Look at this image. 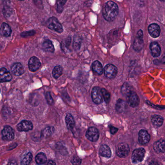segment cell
<instances>
[{"mask_svg":"<svg viewBox=\"0 0 165 165\" xmlns=\"http://www.w3.org/2000/svg\"><path fill=\"white\" fill-rule=\"evenodd\" d=\"M118 5L112 1L106 2L102 8V14L104 18L107 21H111L115 19L118 14Z\"/></svg>","mask_w":165,"mask_h":165,"instance_id":"cell-1","label":"cell"},{"mask_svg":"<svg viewBox=\"0 0 165 165\" xmlns=\"http://www.w3.org/2000/svg\"><path fill=\"white\" fill-rule=\"evenodd\" d=\"M46 24L49 29L55 31L58 33H62L63 32V26L56 18L52 17L49 18Z\"/></svg>","mask_w":165,"mask_h":165,"instance_id":"cell-2","label":"cell"},{"mask_svg":"<svg viewBox=\"0 0 165 165\" xmlns=\"http://www.w3.org/2000/svg\"><path fill=\"white\" fill-rule=\"evenodd\" d=\"M145 149L143 148H138L132 152V161L134 164L141 163L143 161L145 156Z\"/></svg>","mask_w":165,"mask_h":165,"instance_id":"cell-3","label":"cell"},{"mask_svg":"<svg viewBox=\"0 0 165 165\" xmlns=\"http://www.w3.org/2000/svg\"><path fill=\"white\" fill-rule=\"evenodd\" d=\"M130 148L127 144L121 142L117 145L116 148V153L117 156L121 158L126 157L129 154Z\"/></svg>","mask_w":165,"mask_h":165,"instance_id":"cell-4","label":"cell"},{"mask_svg":"<svg viewBox=\"0 0 165 165\" xmlns=\"http://www.w3.org/2000/svg\"><path fill=\"white\" fill-rule=\"evenodd\" d=\"M143 34L142 30H140L137 32L136 37L135 38L134 44H133V49L136 51H140L144 46Z\"/></svg>","mask_w":165,"mask_h":165,"instance_id":"cell-5","label":"cell"},{"mask_svg":"<svg viewBox=\"0 0 165 165\" xmlns=\"http://www.w3.org/2000/svg\"><path fill=\"white\" fill-rule=\"evenodd\" d=\"M105 76L108 79H114L116 77L118 69L116 66L112 64H108L106 65L104 69Z\"/></svg>","mask_w":165,"mask_h":165,"instance_id":"cell-6","label":"cell"},{"mask_svg":"<svg viewBox=\"0 0 165 165\" xmlns=\"http://www.w3.org/2000/svg\"><path fill=\"white\" fill-rule=\"evenodd\" d=\"M3 140L4 141H12L15 137L14 131L10 126H5L2 131Z\"/></svg>","mask_w":165,"mask_h":165,"instance_id":"cell-7","label":"cell"},{"mask_svg":"<svg viewBox=\"0 0 165 165\" xmlns=\"http://www.w3.org/2000/svg\"><path fill=\"white\" fill-rule=\"evenodd\" d=\"M92 100L93 102L96 104H100L103 101V95L99 87H95L92 90L91 94Z\"/></svg>","mask_w":165,"mask_h":165,"instance_id":"cell-8","label":"cell"},{"mask_svg":"<svg viewBox=\"0 0 165 165\" xmlns=\"http://www.w3.org/2000/svg\"><path fill=\"white\" fill-rule=\"evenodd\" d=\"M86 137L90 142H95L98 141L99 137V132L96 128L90 127L86 133Z\"/></svg>","mask_w":165,"mask_h":165,"instance_id":"cell-9","label":"cell"},{"mask_svg":"<svg viewBox=\"0 0 165 165\" xmlns=\"http://www.w3.org/2000/svg\"><path fill=\"white\" fill-rule=\"evenodd\" d=\"M128 103L132 108H135L140 104V99L136 92L132 90V92L126 96Z\"/></svg>","mask_w":165,"mask_h":165,"instance_id":"cell-10","label":"cell"},{"mask_svg":"<svg viewBox=\"0 0 165 165\" xmlns=\"http://www.w3.org/2000/svg\"><path fill=\"white\" fill-rule=\"evenodd\" d=\"M40 61L36 57L33 56L31 57L28 62V67L29 70L32 72H35L38 70L40 67Z\"/></svg>","mask_w":165,"mask_h":165,"instance_id":"cell-11","label":"cell"},{"mask_svg":"<svg viewBox=\"0 0 165 165\" xmlns=\"http://www.w3.org/2000/svg\"><path fill=\"white\" fill-rule=\"evenodd\" d=\"M17 129L18 131L22 132V131H29L32 130L33 128V125L31 121L27 120H23L17 125Z\"/></svg>","mask_w":165,"mask_h":165,"instance_id":"cell-12","label":"cell"},{"mask_svg":"<svg viewBox=\"0 0 165 165\" xmlns=\"http://www.w3.org/2000/svg\"><path fill=\"white\" fill-rule=\"evenodd\" d=\"M150 135L146 130H140L138 133V142L142 144H146L150 141Z\"/></svg>","mask_w":165,"mask_h":165,"instance_id":"cell-13","label":"cell"},{"mask_svg":"<svg viewBox=\"0 0 165 165\" xmlns=\"http://www.w3.org/2000/svg\"><path fill=\"white\" fill-rule=\"evenodd\" d=\"M12 74L16 76H20L24 73V68L20 63H16L11 67Z\"/></svg>","mask_w":165,"mask_h":165,"instance_id":"cell-14","label":"cell"},{"mask_svg":"<svg viewBox=\"0 0 165 165\" xmlns=\"http://www.w3.org/2000/svg\"><path fill=\"white\" fill-rule=\"evenodd\" d=\"M148 32L152 37L157 38L159 36L161 30L158 25L156 23H152L148 27Z\"/></svg>","mask_w":165,"mask_h":165,"instance_id":"cell-15","label":"cell"},{"mask_svg":"<svg viewBox=\"0 0 165 165\" xmlns=\"http://www.w3.org/2000/svg\"><path fill=\"white\" fill-rule=\"evenodd\" d=\"M12 75L9 71L4 67H2L0 71V81L1 82H9L12 80Z\"/></svg>","mask_w":165,"mask_h":165,"instance_id":"cell-16","label":"cell"},{"mask_svg":"<svg viewBox=\"0 0 165 165\" xmlns=\"http://www.w3.org/2000/svg\"><path fill=\"white\" fill-rule=\"evenodd\" d=\"M153 148L157 153H163L165 152V141L163 139L155 142L153 144Z\"/></svg>","mask_w":165,"mask_h":165,"instance_id":"cell-17","label":"cell"},{"mask_svg":"<svg viewBox=\"0 0 165 165\" xmlns=\"http://www.w3.org/2000/svg\"><path fill=\"white\" fill-rule=\"evenodd\" d=\"M150 49L152 56L157 57L160 55L161 52V48L157 42H152L150 46Z\"/></svg>","mask_w":165,"mask_h":165,"instance_id":"cell-18","label":"cell"},{"mask_svg":"<svg viewBox=\"0 0 165 165\" xmlns=\"http://www.w3.org/2000/svg\"><path fill=\"white\" fill-rule=\"evenodd\" d=\"M99 154L102 157L110 158L111 156V151L108 145H102L99 149Z\"/></svg>","mask_w":165,"mask_h":165,"instance_id":"cell-19","label":"cell"},{"mask_svg":"<svg viewBox=\"0 0 165 165\" xmlns=\"http://www.w3.org/2000/svg\"><path fill=\"white\" fill-rule=\"evenodd\" d=\"M12 30L9 26L6 23H3L1 28V34L4 37H8L10 36Z\"/></svg>","mask_w":165,"mask_h":165,"instance_id":"cell-20","label":"cell"},{"mask_svg":"<svg viewBox=\"0 0 165 165\" xmlns=\"http://www.w3.org/2000/svg\"><path fill=\"white\" fill-rule=\"evenodd\" d=\"M65 122L67 128L70 130H73L75 126V121L71 114L70 113H67L66 114L65 117Z\"/></svg>","mask_w":165,"mask_h":165,"instance_id":"cell-21","label":"cell"},{"mask_svg":"<svg viewBox=\"0 0 165 165\" xmlns=\"http://www.w3.org/2000/svg\"><path fill=\"white\" fill-rule=\"evenodd\" d=\"M152 122L154 126L159 127L163 125L164 119L160 115L156 114L153 115L152 118Z\"/></svg>","mask_w":165,"mask_h":165,"instance_id":"cell-22","label":"cell"},{"mask_svg":"<svg viewBox=\"0 0 165 165\" xmlns=\"http://www.w3.org/2000/svg\"><path fill=\"white\" fill-rule=\"evenodd\" d=\"M42 48L43 50L47 52L53 53L54 51V47L52 44V42L49 40H46L43 42Z\"/></svg>","mask_w":165,"mask_h":165,"instance_id":"cell-23","label":"cell"},{"mask_svg":"<svg viewBox=\"0 0 165 165\" xmlns=\"http://www.w3.org/2000/svg\"><path fill=\"white\" fill-rule=\"evenodd\" d=\"M92 69L95 72L99 75L102 74L103 68L102 64L98 61H95L92 64Z\"/></svg>","mask_w":165,"mask_h":165,"instance_id":"cell-24","label":"cell"},{"mask_svg":"<svg viewBox=\"0 0 165 165\" xmlns=\"http://www.w3.org/2000/svg\"><path fill=\"white\" fill-rule=\"evenodd\" d=\"M126 103L121 99L117 100L116 104V110L118 112L122 113L126 110Z\"/></svg>","mask_w":165,"mask_h":165,"instance_id":"cell-25","label":"cell"},{"mask_svg":"<svg viewBox=\"0 0 165 165\" xmlns=\"http://www.w3.org/2000/svg\"><path fill=\"white\" fill-rule=\"evenodd\" d=\"M36 163L39 165L44 164L47 162V158L45 153L43 152H40L36 155L35 158Z\"/></svg>","mask_w":165,"mask_h":165,"instance_id":"cell-26","label":"cell"},{"mask_svg":"<svg viewBox=\"0 0 165 165\" xmlns=\"http://www.w3.org/2000/svg\"><path fill=\"white\" fill-rule=\"evenodd\" d=\"M54 128L53 126H48L42 131L41 135L43 137H48L50 136L54 131Z\"/></svg>","mask_w":165,"mask_h":165,"instance_id":"cell-27","label":"cell"},{"mask_svg":"<svg viewBox=\"0 0 165 165\" xmlns=\"http://www.w3.org/2000/svg\"><path fill=\"white\" fill-rule=\"evenodd\" d=\"M63 73V68L60 65L56 66L52 71V76L55 79H58Z\"/></svg>","mask_w":165,"mask_h":165,"instance_id":"cell-28","label":"cell"},{"mask_svg":"<svg viewBox=\"0 0 165 165\" xmlns=\"http://www.w3.org/2000/svg\"><path fill=\"white\" fill-rule=\"evenodd\" d=\"M33 159V154L31 152H29L25 154L21 160V165H26L30 164Z\"/></svg>","mask_w":165,"mask_h":165,"instance_id":"cell-29","label":"cell"},{"mask_svg":"<svg viewBox=\"0 0 165 165\" xmlns=\"http://www.w3.org/2000/svg\"><path fill=\"white\" fill-rule=\"evenodd\" d=\"M132 91V88L127 83H124L121 87V93L126 96H127Z\"/></svg>","mask_w":165,"mask_h":165,"instance_id":"cell-30","label":"cell"},{"mask_svg":"<svg viewBox=\"0 0 165 165\" xmlns=\"http://www.w3.org/2000/svg\"><path fill=\"white\" fill-rule=\"evenodd\" d=\"M101 92H102L103 97L105 102L107 104L109 103L110 100H111V95H110V93L108 92V90L104 88L101 89Z\"/></svg>","mask_w":165,"mask_h":165,"instance_id":"cell-31","label":"cell"},{"mask_svg":"<svg viewBox=\"0 0 165 165\" xmlns=\"http://www.w3.org/2000/svg\"><path fill=\"white\" fill-rule=\"evenodd\" d=\"M66 0H58L57 4V11L58 13H61L63 12L64 7L66 3Z\"/></svg>","mask_w":165,"mask_h":165,"instance_id":"cell-32","label":"cell"},{"mask_svg":"<svg viewBox=\"0 0 165 165\" xmlns=\"http://www.w3.org/2000/svg\"><path fill=\"white\" fill-rule=\"evenodd\" d=\"M45 97H46V100L47 102L49 105H52L53 103V98L51 97L50 93L49 92H46L45 94Z\"/></svg>","mask_w":165,"mask_h":165,"instance_id":"cell-33","label":"cell"},{"mask_svg":"<svg viewBox=\"0 0 165 165\" xmlns=\"http://www.w3.org/2000/svg\"><path fill=\"white\" fill-rule=\"evenodd\" d=\"M81 160L78 156H75L71 160L72 164L73 165H80L81 164Z\"/></svg>","mask_w":165,"mask_h":165,"instance_id":"cell-34","label":"cell"},{"mask_svg":"<svg viewBox=\"0 0 165 165\" xmlns=\"http://www.w3.org/2000/svg\"><path fill=\"white\" fill-rule=\"evenodd\" d=\"M35 34V31H30L28 32H23L21 34V36L23 37H27L30 36H33Z\"/></svg>","mask_w":165,"mask_h":165,"instance_id":"cell-35","label":"cell"},{"mask_svg":"<svg viewBox=\"0 0 165 165\" xmlns=\"http://www.w3.org/2000/svg\"><path fill=\"white\" fill-rule=\"evenodd\" d=\"M110 130H111V133L112 135L115 134V133H117V131H118V129L117 128L112 126H110Z\"/></svg>","mask_w":165,"mask_h":165,"instance_id":"cell-36","label":"cell"},{"mask_svg":"<svg viewBox=\"0 0 165 165\" xmlns=\"http://www.w3.org/2000/svg\"><path fill=\"white\" fill-rule=\"evenodd\" d=\"M55 165L56 163H55V162H54V161H52V160H49V162H48V165Z\"/></svg>","mask_w":165,"mask_h":165,"instance_id":"cell-37","label":"cell"},{"mask_svg":"<svg viewBox=\"0 0 165 165\" xmlns=\"http://www.w3.org/2000/svg\"><path fill=\"white\" fill-rule=\"evenodd\" d=\"M161 62H162V64H165V55L162 58V60H161Z\"/></svg>","mask_w":165,"mask_h":165,"instance_id":"cell-38","label":"cell"},{"mask_svg":"<svg viewBox=\"0 0 165 165\" xmlns=\"http://www.w3.org/2000/svg\"><path fill=\"white\" fill-rule=\"evenodd\" d=\"M160 1L162 2H165V0H160Z\"/></svg>","mask_w":165,"mask_h":165,"instance_id":"cell-39","label":"cell"},{"mask_svg":"<svg viewBox=\"0 0 165 165\" xmlns=\"http://www.w3.org/2000/svg\"><path fill=\"white\" fill-rule=\"evenodd\" d=\"M18 1H25V0H18Z\"/></svg>","mask_w":165,"mask_h":165,"instance_id":"cell-40","label":"cell"}]
</instances>
